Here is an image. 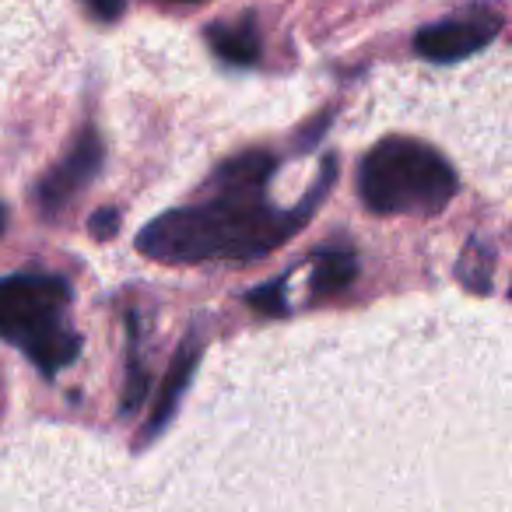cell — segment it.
<instances>
[{
    "label": "cell",
    "instance_id": "cell-1",
    "mask_svg": "<svg viewBox=\"0 0 512 512\" xmlns=\"http://www.w3.org/2000/svg\"><path fill=\"white\" fill-rule=\"evenodd\" d=\"M334 158L323 165V179L295 211H278L264 193L218 190V197L197 207H176L148 221L137 235V249L158 264H204V260H253L285 246L320 197L334 183Z\"/></svg>",
    "mask_w": 512,
    "mask_h": 512
},
{
    "label": "cell",
    "instance_id": "cell-2",
    "mask_svg": "<svg viewBox=\"0 0 512 512\" xmlns=\"http://www.w3.org/2000/svg\"><path fill=\"white\" fill-rule=\"evenodd\" d=\"M358 193L376 214H439L456 193V172L432 144L386 137L362 158Z\"/></svg>",
    "mask_w": 512,
    "mask_h": 512
},
{
    "label": "cell",
    "instance_id": "cell-3",
    "mask_svg": "<svg viewBox=\"0 0 512 512\" xmlns=\"http://www.w3.org/2000/svg\"><path fill=\"white\" fill-rule=\"evenodd\" d=\"M71 285L53 274L0 278V337L32 358L46 376L78 358L81 337L67 320Z\"/></svg>",
    "mask_w": 512,
    "mask_h": 512
},
{
    "label": "cell",
    "instance_id": "cell-4",
    "mask_svg": "<svg viewBox=\"0 0 512 512\" xmlns=\"http://www.w3.org/2000/svg\"><path fill=\"white\" fill-rule=\"evenodd\" d=\"M498 29H502V18L495 11L470 8L463 15L446 18V22L425 25L414 36V50H418V57L435 60V64H453V60L484 50L498 36Z\"/></svg>",
    "mask_w": 512,
    "mask_h": 512
},
{
    "label": "cell",
    "instance_id": "cell-5",
    "mask_svg": "<svg viewBox=\"0 0 512 512\" xmlns=\"http://www.w3.org/2000/svg\"><path fill=\"white\" fill-rule=\"evenodd\" d=\"M102 169V141L92 127L81 130V137L74 141V148L53 165L50 172L43 176V183L36 186V204L46 218L60 214L64 207L74 204L81 190L99 176Z\"/></svg>",
    "mask_w": 512,
    "mask_h": 512
},
{
    "label": "cell",
    "instance_id": "cell-6",
    "mask_svg": "<svg viewBox=\"0 0 512 512\" xmlns=\"http://www.w3.org/2000/svg\"><path fill=\"white\" fill-rule=\"evenodd\" d=\"M197 362H200V341H197V334H190L183 341V348L176 351V358H172V369L162 383V393H158L155 407H151V414H148V425H144V432H141V446L155 439L158 432H165V425H169L172 414H176L179 400H183L186 386H190L193 372H197Z\"/></svg>",
    "mask_w": 512,
    "mask_h": 512
},
{
    "label": "cell",
    "instance_id": "cell-7",
    "mask_svg": "<svg viewBox=\"0 0 512 512\" xmlns=\"http://www.w3.org/2000/svg\"><path fill=\"white\" fill-rule=\"evenodd\" d=\"M207 46L214 50V57L225 60L232 67H253L260 60V36H256L253 22H214L207 25Z\"/></svg>",
    "mask_w": 512,
    "mask_h": 512
},
{
    "label": "cell",
    "instance_id": "cell-8",
    "mask_svg": "<svg viewBox=\"0 0 512 512\" xmlns=\"http://www.w3.org/2000/svg\"><path fill=\"white\" fill-rule=\"evenodd\" d=\"M274 158L267 151H246V155L225 162L214 172V186L218 190H242V193H264V186L271 183Z\"/></svg>",
    "mask_w": 512,
    "mask_h": 512
},
{
    "label": "cell",
    "instance_id": "cell-9",
    "mask_svg": "<svg viewBox=\"0 0 512 512\" xmlns=\"http://www.w3.org/2000/svg\"><path fill=\"white\" fill-rule=\"evenodd\" d=\"M355 274H358V260L351 249L344 246L323 249L313 264V295L316 299H327V295L344 292L355 281Z\"/></svg>",
    "mask_w": 512,
    "mask_h": 512
},
{
    "label": "cell",
    "instance_id": "cell-10",
    "mask_svg": "<svg viewBox=\"0 0 512 512\" xmlns=\"http://www.w3.org/2000/svg\"><path fill=\"white\" fill-rule=\"evenodd\" d=\"M127 400H123V411H137L141 407V400L148 397V369L141 365V358H137V330L134 323H130V362H127Z\"/></svg>",
    "mask_w": 512,
    "mask_h": 512
},
{
    "label": "cell",
    "instance_id": "cell-11",
    "mask_svg": "<svg viewBox=\"0 0 512 512\" xmlns=\"http://www.w3.org/2000/svg\"><path fill=\"white\" fill-rule=\"evenodd\" d=\"M246 302L253 309H260V313L267 316H285L288 313V302H285V281H271V285L256 288V292L246 295Z\"/></svg>",
    "mask_w": 512,
    "mask_h": 512
},
{
    "label": "cell",
    "instance_id": "cell-12",
    "mask_svg": "<svg viewBox=\"0 0 512 512\" xmlns=\"http://www.w3.org/2000/svg\"><path fill=\"white\" fill-rule=\"evenodd\" d=\"M85 4V11L95 18V22H116V18L123 15V0H81Z\"/></svg>",
    "mask_w": 512,
    "mask_h": 512
},
{
    "label": "cell",
    "instance_id": "cell-13",
    "mask_svg": "<svg viewBox=\"0 0 512 512\" xmlns=\"http://www.w3.org/2000/svg\"><path fill=\"white\" fill-rule=\"evenodd\" d=\"M116 225H120V211H116V207H102V211L92 214V235L95 239H109V235L116 232Z\"/></svg>",
    "mask_w": 512,
    "mask_h": 512
},
{
    "label": "cell",
    "instance_id": "cell-14",
    "mask_svg": "<svg viewBox=\"0 0 512 512\" xmlns=\"http://www.w3.org/2000/svg\"><path fill=\"white\" fill-rule=\"evenodd\" d=\"M0 232H4V207H0Z\"/></svg>",
    "mask_w": 512,
    "mask_h": 512
},
{
    "label": "cell",
    "instance_id": "cell-15",
    "mask_svg": "<svg viewBox=\"0 0 512 512\" xmlns=\"http://www.w3.org/2000/svg\"><path fill=\"white\" fill-rule=\"evenodd\" d=\"M183 4H197V0H183Z\"/></svg>",
    "mask_w": 512,
    "mask_h": 512
}]
</instances>
